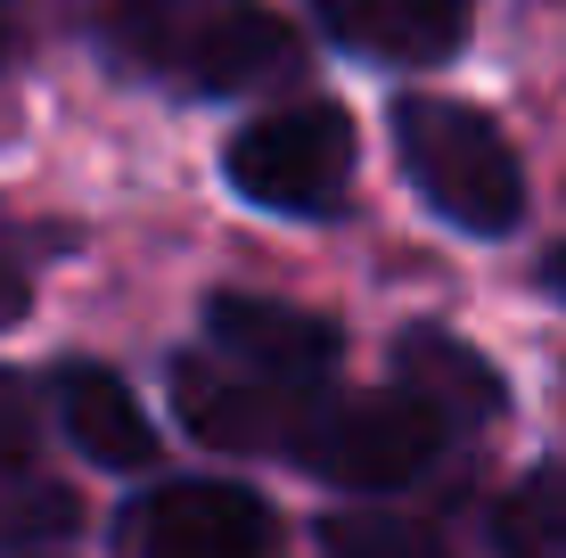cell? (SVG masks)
Masks as SVG:
<instances>
[{"label": "cell", "instance_id": "277c9868", "mask_svg": "<svg viewBox=\"0 0 566 558\" xmlns=\"http://www.w3.org/2000/svg\"><path fill=\"white\" fill-rule=\"evenodd\" d=\"M230 189L263 214H328L354 189V124L328 99H287L230 140Z\"/></svg>", "mask_w": 566, "mask_h": 558}, {"label": "cell", "instance_id": "30bf717a", "mask_svg": "<svg viewBox=\"0 0 566 558\" xmlns=\"http://www.w3.org/2000/svg\"><path fill=\"white\" fill-rule=\"evenodd\" d=\"M493 550L501 558H566V460H551V468H534L525 485L501 493Z\"/></svg>", "mask_w": 566, "mask_h": 558}, {"label": "cell", "instance_id": "52a82bcc", "mask_svg": "<svg viewBox=\"0 0 566 558\" xmlns=\"http://www.w3.org/2000/svg\"><path fill=\"white\" fill-rule=\"evenodd\" d=\"M172 411H181V428L198 435V444H222V452H271L296 435V419L312 402L263 387V378H239L222 370L213 354H181L172 361Z\"/></svg>", "mask_w": 566, "mask_h": 558}, {"label": "cell", "instance_id": "ac0fdd59", "mask_svg": "<svg viewBox=\"0 0 566 558\" xmlns=\"http://www.w3.org/2000/svg\"><path fill=\"white\" fill-rule=\"evenodd\" d=\"M25 558H42V550H25Z\"/></svg>", "mask_w": 566, "mask_h": 558}, {"label": "cell", "instance_id": "5b68a950", "mask_svg": "<svg viewBox=\"0 0 566 558\" xmlns=\"http://www.w3.org/2000/svg\"><path fill=\"white\" fill-rule=\"evenodd\" d=\"M115 558H280V517L247 485L172 476L115 517Z\"/></svg>", "mask_w": 566, "mask_h": 558}, {"label": "cell", "instance_id": "3957f363", "mask_svg": "<svg viewBox=\"0 0 566 558\" xmlns=\"http://www.w3.org/2000/svg\"><path fill=\"white\" fill-rule=\"evenodd\" d=\"M443 444H452V428H443L427 402H411L402 387L312 402V411L296 419V435H287V452H296L312 476H328V485H354V493L419 485V476L443 460Z\"/></svg>", "mask_w": 566, "mask_h": 558}, {"label": "cell", "instance_id": "5bb4252c", "mask_svg": "<svg viewBox=\"0 0 566 558\" xmlns=\"http://www.w3.org/2000/svg\"><path fill=\"white\" fill-rule=\"evenodd\" d=\"M50 230H25L0 214V329H17V320L33 313V255H50Z\"/></svg>", "mask_w": 566, "mask_h": 558}, {"label": "cell", "instance_id": "9a60e30c", "mask_svg": "<svg viewBox=\"0 0 566 558\" xmlns=\"http://www.w3.org/2000/svg\"><path fill=\"white\" fill-rule=\"evenodd\" d=\"M33 435H42V419H33V387L0 370V485L33 468Z\"/></svg>", "mask_w": 566, "mask_h": 558}, {"label": "cell", "instance_id": "9c48e42d", "mask_svg": "<svg viewBox=\"0 0 566 558\" xmlns=\"http://www.w3.org/2000/svg\"><path fill=\"white\" fill-rule=\"evenodd\" d=\"M395 387L411 402H427L443 428H476V419H493L501 402H510L501 370L476 345H460L452 329H402L395 337Z\"/></svg>", "mask_w": 566, "mask_h": 558}, {"label": "cell", "instance_id": "6da1fadb", "mask_svg": "<svg viewBox=\"0 0 566 558\" xmlns=\"http://www.w3.org/2000/svg\"><path fill=\"white\" fill-rule=\"evenodd\" d=\"M99 42L132 74L172 91H206V99L296 74V33L263 0H107Z\"/></svg>", "mask_w": 566, "mask_h": 558}, {"label": "cell", "instance_id": "2e32d148", "mask_svg": "<svg viewBox=\"0 0 566 558\" xmlns=\"http://www.w3.org/2000/svg\"><path fill=\"white\" fill-rule=\"evenodd\" d=\"M312 17H321L328 33H345V42L378 50V25H386V0H304Z\"/></svg>", "mask_w": 566, "mask_h": 558}, {"label": "cell", "instance_id": "7a4b0ae2", "mask_svg": "<svg viewBox=\"0 0 566 558\" xmlns=\"http://www.w3.org/2000/svg\"><path fill=\"white\" fill-rule=\"evenodd\" d=\"M395 157H402V172H411V189L452 230L510 239V230L525 222V165H517L510 131H501L484 107L436 99V91L395 99Z\"/></svg>", "mask_w": 566, "mask_h": 558}, {"label": "cell", "instance_id": "4fadbf2b", "mask_svg": "<svg viewBox=\"0 0 566 558\" xmlns=\"http://www.w3.org/2000/svg\"><path fill=\"white\" fill-rule=\"evenodd\" d=\"M321 558H452L436 526L419 517H328L321 526Z\"/></svg>", "mask_w": 566, "mask_h": 558}, {"label": "cell", "instance_id": "ba28073f", "mask_svg": "<svg viewBox=\"0 0 566 558\" xmlns=\"http://www.w3.org/2000/svg\"><path fill=\"white\" fill-rule=\"evenodd\" d=\"M57 428L74 435V452L99 460V468H148L156 460V428L140 419V394L107 370V361H66L50 378Z\"/></svg>", "mask_w": 566, "mask_h": 558}, {"label": "cell", "instance_id": "7c38bea8", "mask_svg": "<svg viewBox=\"0 0 566 558\" xmlns=\"http://www.w3.org/2000/svg\"><path fill=\"white\" fill-rule=\"evenodd\" d=\"M468 9H476V0H386L378 50L436 66V57H452V50L468 42Z\"/></svg>", "mask_w": 566, "mask_h": 558}, {"label": "cell", "instance_id": "e0dca14e", "mask_svg": "<svg viewBox=\"0 0 566 558\" xmlns=\"http://www.w3.org/2000/svg\"><path fill=\"white\" fill-rule=\"evenodd\" d=\"M542 280H551V296L566 304V246H551V263H542Z\"/></svg>", "mask_w": 566, "mask_h": 558}, {"label": "cell", "instance_id": "8992f818", "mask_svg": "<svg viewBox=\"0 0 566 558\" xmlns=\"http://www.w3.org/2000/svg\"><path fill=\"white\" fill-rule=\"evenodd\" d=\"M206 345H213L222 370L263 378V387H280L296 402H321V387L337 378V354H345L337 320L271 304V296H239V287L206 304Z\"/></svg>", "mask_w": 566, "mask_h": 558}, {"label": "cell", "instance_id": "8fae6325", "mask_svg": "<svg viewBox=\"0 0 566 558\" xmlns=\"http://www.w3.org/2000/svg\"><path fill=\"white\" fill-rule=\"evenodd\" d=\"M74 517H83V502L66 485H50L42 468H25L0 485V550H42L57 534H74Z\"/></svg>", "mask_w": 566, "mask_h": 558}]
</instances>
